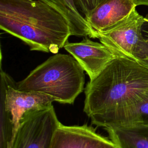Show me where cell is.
<instances>
[{
  "mask_svg": "<svg viewBox=\"0 0 148 148\" xmlns=\"http://www.w3.org/2000/svg\"><path fill=\"white\" fill-rule=\"evenodd\" d=\"M105 1L106 0H75V2L79 11L84 14L86 18Z\"/></svg>",
  "mask_w": 148,
  "mask_h": 148,
  "instance_id": "cell-12",
  "label": "cell"
},
{
  "mask_svg": "<svg viewBox=\"0 0 148 148\" xmlns=\"http://www.w3.org/2000/svg\"><path fill=\"white\" fill-rule=\"evenodd\" d=\"M144 17L135 9L124 21L97 38L116 56L141 62L148 58V43L142 34Z\"/></svg>",
  "mask_w": 148,
  "mask_h": 148,
  "instance_id": "cell-4",
  "label": "cell"
},
{
  "mask_svg": "<svg viewBox=\"0 0 148 148\" xmlns=\"http://www.w3.org/2000/svg\"><path fill=\"white\" fill-rule=\"evenodd\" d=\"M0 28L32 51L53 54L71 36L66 18L40 0H0Z\"/></svg>",
  "mask_w": 148,
  "mask_h": 148,
  "instance_id": "cell-2",
  "label": "cell"
},
{
  "mask_svg": "<svg viewBox=\"0 0 148 148\" xmlns=\"http://www.w3.org/2000/svg\"><path fill=\"white\" fill-rule=\"evenodd\" d=\"M84 71L72 56L57 53L17 82V88L43 93L61 103L73 104L84 89Z\"/></svg>",
  "mask_w": 148,
  "mask_h": 148,
  "instance_id": "cell-3",
  "label": "cell"
},
{
  "mask_svg": "<svg viewBox=\"0 0 148 148\" xmlns=\"http://www.w3.org/2000/svg\"><path fill=\"white\" fill-rule=\"evenodd\" d=\"M84 112L104 129L125 125L148 99V68L125 57L114 58L85 88Z\"/></svg>",
  "mask_w": 148,
  "mask_h": 148,
  "instance_id": "cell-1",
  "label": "cell"
},
{
  "mask_svg": "<svg viewBox=\"0 0 148 148\" xmlns=\"http://www.w3.org/2000/svg\"><path fill=\"white\" fill-rule=\"evenodd\" d=\"M136 6L133 0H106L86 20L96 32H103L127 18Z\"/></svg>",
  "mask_w": 148,
  "mask_h": 148,
  "instance_id": "cell-8",
  "label": "cell"
},
{
  "mask_svg": "<svg viewBox=\"0 0 148 148\" xmlns=\"http://www.w3.org/2000/svg\"><path fill=\"white\" fill-rule=\"evenodd\" d=\"M50 148H117L109 138L96 132L87 124L65 125L56 130Z\"/></svg>",
  "mask_w": 148,
  "mask_h": 148,
  "instance_id": "cell-6",
  "label": "cell"
},
{
  "mask_svg": "<svg viewBox=\"0 0 148 148\" xmlns=\"http://www.w3.org/2000/svg\"><path fill=\"white\" fill-rule=\"evenodd\" d=\"M136 6L146 5L148 6V0H133Z\"/></svg>",
  "mask_w": 148,
  "mask_h": 148,
  "instance_id": "cell-14",
  "label": "cell"
},
{
  "mask_svg": "<svg viewBox=\"0 0 148 148\" xmlns=\"http://www.w3.org/2000/svg\"><path fill=\"white\" fill-rule=\"evenodd\" d=\"M117 148H148V126L120 125L105 129Z\"/></svg>",
  "mask_w": 148,
  "mask_h": 148,
  "instance_id": "cell-10",
  "label": "cell"
},
{
  "mask_svg": "<svg viewBox=\"0 0 148 148\" xmlns=\"http://www.w3.org/2000/svg\"><path fill=\"white\" fill-rule=\"evenodd\" d=\"M64 48L79 62L88 75L90 80L98 76L117 57L103 44L94 42L87 36L79 42H68Z\"/></svg>",
  "mask_w": 148,
  "mask_h": 148,
  "instance_id": "cell-7",
  "label": "cell"
},
{
  "mask_svg": "<svg viewBox=\"0 0 148 148\" xmlns=\"http://www.w3.org/2000/svg\"><path fill=\"white\" fill-rule=\"evenodd\" d=\"M61 124L52 105L29 110L20 121L11 148H50Z\"/></svg>",
  "mask_w": 148,
  "mask_h": 148,
  "instance_id": "cell-5",
  "label": "cell"
},
{
  "mask_svg": "<svg viewBox=\"0 0 148 148\" xmlns=\"http://www.w3.org/2000/svg\"><path fill=\"white\" fill-rule=\"evenodd\" d=\"M131 124L148 126V99L140 104L131 116L126 125Z\"/></svg>",
  "mask_w": 148,
  "mask_h": 148,
  "instance_id": "cell-11",
  "label": "cell"
},
{
  "mask_svg": "<svg viewBox=\"0 0 148 148\" xmlns=\"http://www.w3.org/2000/svg\"><path fill=\"white\" fill-rule=\"evenodd\" d=\"M47 3L68 21L71 35L97 38V32L90 26L79 11L75 0H40Z\"/></svg>",
  "mask_w": 148,
  "mask_h": 148,
  "instance_id": "cell-9",
  "label": "cell"
},
{
  "mask_svg": "<svg viewBox=\"0 0 148 148\" xmlns=\"http://www.w3.org/2000/svg\"><path fill=\"white\" fill-rule=\"evenodd\" d=\"M142 34L144 39L148 43V17H144L142 25ZM140 63L148 68V58Z\"/></svg>",
  "mask_w": 148,
  "mask_h": 148,
  "instance_id": "cell-13",
  "label": "cell"
}]
</instances>
